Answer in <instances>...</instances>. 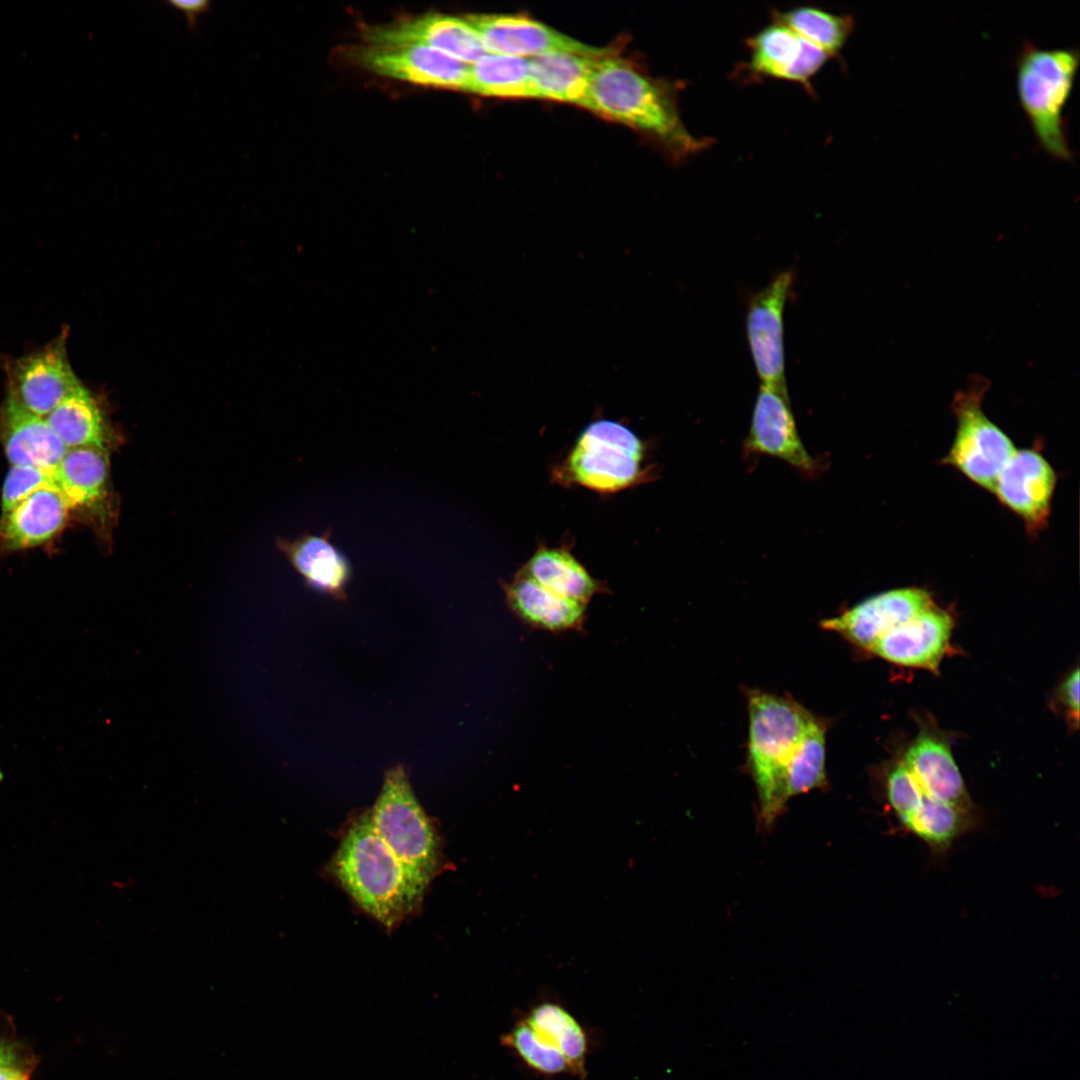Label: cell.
<instances>
[{"instance_id":"1","label":"cell","mask_w":1080,"mask_h":1080,"mask_svg":"<svg viewBox=\"0 0 1080 1080\" xmlns=\"http://www.w3.org/2000/svg\"><path fill=\"white\" fill-rule=\"evenodd\" d=\"M584 107L649 134L675 159L695 155L712 143L686 129L671 87L613 54L596 60Z\"/></svg>"},{"instance_id":"2","label":"cell","mask_w":1080,"mask_h":1080,"mask_svg":"<svg viewBox=\"0 0 1080 1080\" xmlns=\"http://www.w3.org/2000/svg\"><path fill=\"white\" fill-rule=\"evenodd\" d=\"M332 869L359 905L388 928L417 908L428 884L400 862L376 832L368 813L347 830Z\"/></svg>"},{"instance_id":"3","label":"cell","mask_w":1080,"mask_h":1080,"mask_svg":"<svg viewBox=\"0 0 1080 1080\" xmlns=\"http://www.w3.org/2000/svg\"><path fill=\"white\" fill-rule=\"evenodd\" d=\"M748 699L749 764L758 793L759 817L768 828L787 803L786 772L815 717L783 697L753 691Z\"/></svg>"},{"instance_id":"4","label":"cell","mask_w":1080,"mask_h":1080,"mask_svg":"<svg viewBox=\"0 0 1080 1080\" xmlns=\"http://www.w3.org/2000/svg\"><path fill=\"white\" fill-rule=\"evenodd\" d=\"M1079 65L1076 49L1040 48L1025 42L1016 60V88L1041 148L1052 158L1072 159L1064 107Z\"/></svg>"},{"instance_id":"5","label":"cell","mask_w":1080,"mask_h":1080,"mask_svg":"<svg viewBox=\"0 0 1080 1080\" xmlns=\"http://www.w3.org/2000/svg\"><path fill=\"white\" fill-rule=\"evenodd\" d=\"M367 813L400 862L428 883L438 866L439 842L402 767L386 773L381 793Z\"/></svg>"},{"instance_id":"6","label":"cell","mask_w":1080,"mask_h":1080,"mask_svg":"<svg viewBox=\"0 0 1080 1080\" xmlns=\"http://www.w3.org/2000/svg\"><path fill=\"white\" fill-rule=\"evenodd\" d=\"M644 447L625 425L602 419L580 434L561 474L567 481L599 492H615L640 477Z\"/></svg>"},{"instance_id":"7","label":"cell","mask_w":1080,"mask_h":1080,"mask_svg":"<svg viewBox=\"0 0 1080 1080\" xmlns=\"http://www.w3.org/2000/svg\"><path fill=\"white\" fill-rule=\"evenodd\" d=\"M987 386L984 379L976 378L955 395L952 408L957 420L956 434L943 462L993 492L998 475L1016 449L982 410Z\"/></svg>"},{"instance_id":"8","label":"cell","mask_w":1080,"mask_h":1080,"mask_svg":"<svg viewBox=\"0 0 1080 1080\" xmlns=\"http://www.w3.org/2000/svg\"><path fill=\"white\" fill-rule=\"evenodd\" d=\"M749 58L734 74L743 82L790 81L815 95L811 80L830 58L785 25L772 21L746 40Z\"/></svg>"},{"instance_id":"9","label":"cell","mask_w":1080,"mask_h":1080,"mask_svg":"<svg viewBox=\"0 0 1080 1080\" xmlns=\"http://www.w3.org/2000/svg\"><path fill=\"white\" fill-rule=\"evenodd\" d=\"M67 331L40 350L7 361L8 393L28 412L46 418L80 385L67 355Z\"/></svg>"},{"instance_id":"10","label":"cell","mask_w":1080,"mask_h":1080,"mask_svg":"<svg viewBox=\"0 0 1080 1080\" xmlns=\"http://www.w3.org/2000/svg\"><path fill=\"white\" fill-rule=\"evenodd\" d=\"M794 281L792 269L780 272L748 305L746 335L761 385L786 389L783 319Z\"/></svg>"},{"instance_id":"11","label":"cell","mask_w":1080,"mask_h":1080,"mask_svg":"<svg viewBox=\"0 0 1080 1080\" xmlns=\"http://www.w3.org/2000/svg\"><path fill=\"white\" fill-rule=\"evenodd\" d=\"M488 53L522 58L567 52L600 58L611 49L584 44L547 25L522 15L472 14L465 17Z\"/></svg>"},{"instance_id":"12","label":"cell","mask_w":1080,"mask_h":1080,"mask_svg":"<svg viewBox=\"0 0 1080 1080\" xmlns=\"http://www.w3.org/2000/svg\"><path fill=\"white\" fill-rule=\"evenodd\" d=\"M355 57L361 66L382 76L437 88L466 87L468 64L423 45L366 44Z\"/></svg>"},{"instance_id":"13","label":"cell","mask_w":1080,"mask_h":1080,"mask_svg":"<svg viewBox=\"0 0 1080 1080\" xmlns=\"http://www.w3.org/2000/svg\"><path fill=\"white\" fill-rule=\"evenodd\" d=\"M933 604L930 593L924 589L898 588L871 596L844 613L823 620L821 626L869 650L885 634Z\"/></svg>"},{"instance_id":"14","label":"cell","mask_w":1080,"mask_h":1080,"mask_svg":"<svg viewBox=\"0 0 1080 1080\" xmlns=\"http://www.w3.org/2000/svg\"><path fill=\"white\" fill-rule=\"evenodd\" d=\"M365 41L370 45H423L468 65L486 53L479 35L466 18L442 13L373 27L366 31Z\"/></svg>"},{"instance_id":"15","label":"cell","mask_w":1080,"mask_h":1080,"mask_svg":"<svg viewBox=\"0 0 1080 1080\" xmlns=\"http://www.w3.org/2000/svg\"><path fill=\"white\" fill-rule=\"evenodd\" d=\"M1056 474L1037 451L1017 450L997 477L993 492L1031 532L1047 525Z\"/></svg>"},{"instance_id":"16","label":"cell","mask_w":1080,"mask_h":1080,"mask_svg":"<svg viewBox=\"0 0 1080 1080\" xmlns=\"http://www.w3.org/2000/svg\"><path fill=\"white\" fill-rule=\"evenodd\" d=\"M953 626L952 616L933 604L885 634L868 651L893 664L935 672Z\"/></svg>"},{"instance_id":"17","label":"cell","mask_w":1080,"mask_h":1080,"mask_svg":"<svg viewBox=\"0 0 1080 1080\" xmlns=\"http://www.w3.org/2000/svg\"><path fill=\"white\" fill-rule=\"evenodd\" d=\"M746 447L780 458L803 472H816L817 463L799 437L786 389L761 385Z\"/></svg>"},{"instance_id":"18","label":"cell","mask_w":1080,"mask_h":1080,"mask_svg":"<svg viewBox=\"0 0 1080 1080\" xmlns=\"http://www.w3.org/2000/svg\"><path fill=\"white\" fill-rule=\"evenodd\" d=\"M902 761L927 794L975 813L974 804L952 755L950 742L935 726L921 724Z\"/></svg>"},{"instance_id":"19","label":"cell","mask_w":1080,"mask_h":1080,"mask_svg":"<svg viewBox=\"0 0 1080 1080\" xmlns=\"http://www.w3.org/2000/svg\"><path fill=\"white\" fill-rule=\"evenodd\" d=\"M0 440L11 465L52 472L68 450L45 418L28 412L9 395L0 404Z\"/></svg>"},{"instance_id":"20","label":"cell","mask_w":1080,"mask_h":1080,"mask_svg":"<svg viewBox=\"0 0 1080 1080\" xmlns=\"http://www.w3.org/2000/svg\"><path fill=\"white\" fill-rule=\"evenodd\" d=\"M53 477L70 509L89 510L102 519L112 515L107 449H68L54 469Z\"/></svg>"},{"instance_id":"21","label":"cell","mask_w":1080,"mask_h":1080,"mask_svg":"<svg viewBox=\"0 0 1080 1080\" xmlns=\"http://www.w3.org/2000/svg\"><path fill=\"white\" fill-rule=\"evenodd\" d=\"M69 506L57 488L40 489L0 518V543L6 550H22L52 539L64 526Z\"/></svg>"},{"instance_id":"22","label":"cell","mask_w":1080,"mask_h":1080,"mask_svg":"<svg viewBox=\"0 0 1080 1080\" xmlns=\"http://www.w3.org/2000/svg\"><path fill=\"white\" fill-rule=\"evenodd\" d=\"M331 532L328 529L321 535L304 534L293 541L279 540L278 546L307 586L343 599L351 565L331 542Z\"/></svg>"},{"instance_id":"23","label":"cell","mask_w":1080,"mask_h":1080,"mask_svg":"<svg viewBox=\"0 0 1080 1080\" xmlns=\"http://www.w3.org/2000/svg\"><path fill=\"white\" fill-rule=\"evenodd\" d=\"M506 597L514 613L534 628L563 632L584 624L586 604L562 597L526 574L506 587Z\"/></svg>"},{"instance_id":"24","label":"cell","mask_w":1080,"mask_h":1080,"mask_svg":"<svg viewBox=\"0 0 1080 1080\" xmlns=\"http://www.w3.org/2000/svg\"><path fill=\"white\" fill-rule=\"evenodd\" d=\"M597 59L567 52L529 58L533 97L584 107Z\"/></svg>"},{"instance_id":"25","label":"cell","mask_w":1080,"mask_h":1080,"mask_svg":"<svg viewBox=\"0 0 1080 1080\" xmlns=\"http://www.w3.org/2000/svg\"><path fill=\"white\" fill-rule=\"evenodd\" d=\"M45 419L67 449L108 448L111 432L103 411L82 384Z\"/></svg>"},{"instance_id":"26","label":"cell","mask_w":1080,"mask_h":1080,"mask_svg":"<svg viewBox=\"0 0 1080 1080\" xmlns=\"http://www.w3.org/2000/svg\"><path fill=\"white\" fill-rule=\"evenodd\" d=\"M526 575L554 593L586 604L600 584L566 550L541 548L529 560Z\"/></svg>"},{"instance_id":"27","label":"cell","mask_w":1080,"mask_h":1080,"mask_svg":"<svg viewBox=\"0 0 1080 1080\" xmlns=\"http://www.w3.org/2000/svg\"><path fill=\"white\" fill-rule=\"evenodd\" d=\"M524 1019L542 1040L564 1056L570 1074L584 1080L587 1039L577 1020L553 1002L538 1004Z\"/></svg>"},{"instance_id":"28","label":"cell","mask_w":1080,"mask_h":1080,"mask_svg":"<svg viewBox=\"0 0 1080 1080\" xmlns=\"http://www.w3.org/2000/svg\"><path fill=\"white\" fill-rule=\"evenodd\" d=\"M465 91L487 97H533L529 58L486 52L469 65Z\"/></svg>"},{"instance_id":"29","label":"cell","mask_w":1080,"mask_h":1080,"mask_svg":"<svg viewBox=\"0 0 1080 1080\" xmlns=\"http://www.w3.org/2000/svg\"><path fill=\"white\" fill-rule=\"evenodd\" d=\"M771 19L785 25L830 58L839 56L855 27L852 15L835 14L810 5L773 10Z\"/></svg>"},{"instance_id":"30","label":"cell","mask_w":1080,"mask_h":1080,"mask_svg":"<svg viewBox=\"0 0 1080 1080\" xmlns=\"http://www.w3.org/2000/svg\"><path fill=\"white\" fill-rule=\"evenodd\" d=\"M975 823V813L959 809L926 793L917 811L901 825L935 854L945 853Z\"/></svg>"},{"instance_id":"31","label":"cell","mask_w":1080,"mask_h":1080,"mask_svg":"<svg viewBox=\"0 0 1080 1080\" xmlns=\"http://www.w3.org/2000/svg\"><path fill=\"white\" fill-rule=\"evenodd\" d=\"M825 784V728L815 718L788 766L785 778L786 799L788 801L791 797Z\"/></svg>"},{"instance_id":"32","label":"cell","mask_w":1080,"mask_h":1080,"mask_svg":"<svg viewBox=\"0 0 1080 1080\" xmlns=\"http://www.w3.org/2000/svg\"><path fill=\"white\" fill-rule=\"evenodd\" d=\"M502 1042L537 1072L546 1075L570 1073L564 1056L542 1040L524 1018L502 1037Z\"/></svg>"},{"instance_id":"33","label":"cell","mask_w":1080,"mask_h":1080,"mask_svg":"<svg viewBox=\"0 0 1080 1080\" xmlns=\"http://www.w3.org/2000/svg\"><path fill=\"white\" fill-rule=\"evenodd\" d=\"M885 793L889 807L901 824L917 811L926 794L902 760L886 772Z\"/></svg>"},{"instance_id":"34","label":"cell","mask_w":1080,"mask_h":1080,"mask_svg":"<svg viewBox=\"0 0 1080 1080\" xmlns=\"http://www.w3.org/2000/svg\"><path fill=\"white\" fill-rule=\"evenodd\" d=\"M48 487L56 488L52 471L28 465H11L2 487L1 515L32 493Z\"/></svg>"},{"instance_id":"35","label":"cell","mask_w":1080,"mask_h":1080,"mask_svg":"<svg viewBox=\"0 0 1080 1080\" xmlns=\"http://www.w3.org/2000/svg\"><path fill=\"white\" fill-rule=\"evenodd\" d=\"M1058 698L1065 707L1070 719L1078 724L1079 719V669L1072 671L1061 683Z\"/></svg>"},{"instance_id":"36","label":"cell","mask_w":1080,"mask_h":1080,"mask_svg":"<svg viewBox=\"0 0 1080 1080\" xmlns=\"http://www.w3.org/2000/svg\"><path fill=\"white\" fill-rule=\"evenodd\" d=\"M169 4L184 14L186 21L190 27L195 26L198 16L207 13L210 9V2L206 0H172L169 2Z\"/></svg>"},{"instance_id":"37","label":"cell","mask_w":1080,"mask_h":1080,"mask_svg":"<svg viewBox=\"0 0 1080 1080\" xmlns=\"http://www.w3.org/2000/svg\"><path fill=\"white\" fill-rule=\"evenodd\" d=\"M0 1080H26L24 1073L13 1065L0 1067Z\"/></svg>"},{"instance_id":"38","label":"cell","mask_w":1080,"mask_h":1080,"mask_svg":"<svg viewBox=\"0 0 1080 1080\" xmlns=\"http://www.w3.org/2000/svg\"><path fill=\"white\" fill-rule=\"evenodd\" d=\"M14 1054L7 1046L0 1045V1067L13 1065Z\"/></svg>"}]
</instances>
